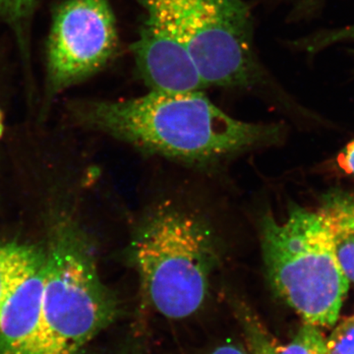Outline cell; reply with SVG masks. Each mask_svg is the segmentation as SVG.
<instances>
[{"mask_svg":"<svg viewBox=\"0 0 354 354\" xmlns=\"http://www.w3.org/2000/svg\"><path fill=\"white\" fill-rule=\"evenodd\" d=\"M70 111L82 127L189 164L221 162L281 136L277 125L235 120L201 92L151 91L135 99L78 102Z\"/></svg>","mask_w":354,"mask_h":354,"instance_id":"6da1fadb","label":"cell"},{"mask_svg":"<svg viewBox=\"0 0 354 354\" xmlns=\"http://www.w3.org/2000/svg\"><path fill=\"white\" fill-rule=\"evenodd\" d=\"M221 252L220 237L206 216L164 201L142 216L124 255L153 306L179 320L196 313L206 301Z\"/></svg>","mask_w":354,"mask_h":354,"instance_id":"7a4b0ae2","label":"cell"},{"mask_svg":"<svg viewBox=\"0 0 354 354\" xmlns=\"http://www.w3.org/2000/svg\"><path fill=\"white\" fill-rule=\"evenodd\" d=\"M95 252L72 218L64 216L51 227L41 318L22 354H80L113 322L118 301L102 283Z\"/></svg>","mask_w":354,"mask_h":354,"instance_id":"3957f363","label":"cell"},{"mask_svg":"<svg viewBox=\"0 0 354 354\" xmlns=\"http://www.w3.org/2000/svg\"><path fill=\"white\" fill-rule=\"evenodd\" d=\"M266 272L272 290L304 323L334 328L349 281L337 243L318 211L293 206L285 221L266 214L260 220Z\"/></svg>","mask_w":354,"mask_h":354,"instance_id":"277c9868","label":"cell"},{"mask_svg":"<svg viewBox=\"0 0 354 354\" xmlns=\"http://www.w3.org/2000/svg\"><path fill=\"white\" fill-rule=\"evenodd\" d=\"M138 1L185 44L208 87H250L259 80L252 20L243 0Z\"/></svg>","mask_w":354,"mask_h":354,"instance_id":"5b68a950","label":"cell"},{"mask_svg":"<svg viewBox=\"0 0 354 354\" xmlns=\"http://www.w3.org/2000/svg\"><path fill=\"white\" fill-rule=\"evenodd\" d=\"M118 31L106 0H65L53 16L46 60V95L57 97L100 71L113 57Z\"/></svg>","mask_w":354,"mask_h":354,"instance_id":"8992f818","label":"cell"},{"mask_svg":"<svg viewBox=\"0 0 354 354\" xmlns=\"http://www.w3.org/2000/svg\"><path fill=\"white\" fill-rule=\"evenodd\" d=\"M133 51L151 91L185 94L208 87L185 44L152 16L147 15Z\"/></svg>","mask_w":354,"mask_h":354,"instance_id":"52a82bcc","label":"cell"},{"mask_svg":"<svg viewBox=\"0 0 354 354\" xmlns=\"http://www.w3.org/2000/svg\"><path fill=\"white\" fill-rule=\"evenodd\" d=\"M46 256L7 298L0 311V354H22L38 328L43 307Z\"/></svg>","mask_w":354,"mask_h":354,"instance_id":"ba28073f","label":"cell"},{"mask_svg":"<svg viewBox=\"0 0 354 354\" xmlns=\"http://www.w3.org/2000/svg\"><path fill=\"white\" fill-rule=\"evenodd\" d=\"M46 256V249L18 242H0V311L11 293Z\"/></svg>","mask_w":354,"mask_h":354,"instance_id":"9c48e42d","label":"cell"},{"mask_svg":"<svg viewBox=\"0 0 354 354\" xmlns=\"http://www.w3.org/2000/svg\"><path fill=\"white\" fill-rule=\"evenodd\" d=\"M249 323L253 354H328L327 337L315 326L304 323L292 341L281 344L268 337L255 322Z\"/></svg>","mask_w":354,"mask_h":354,"instance_id":"30bf717a","label":"cell"},{"mask_svg":"<svg viewBox=\"0 0 354 354\" xmlns=\"http://www.w3.org/2000/svg\"><path fill=\"white\" fill-rule=\"evenodd\" d=\"M334 235L335 243L354 237V197L346 193H330L318 209Z\"/></svg>","mask_w":354,"mask_h":354,"instance_id":"8fae6325","label":"cell"},{"mask_svg":"<svg viewBox=\"0 0 354 354\" xmlns=\"http://www.w3.org/2000/svg\"><path fill=\"white\" fill-rule=\"evenodd\" d=\"M38 2L39 0H0V20L6 22L23 43Z\"/></svg>","mask_w":354,"mask_h":354,"instance_id":"7c38bea8","label":"cell"},{"mask_svg":"<svg viewBox=\"0 0 354 354\" xmlns=\"http://www.w3.org/2000/svg\"><path fill=\"white\" fill-rule=\"evenodd\" d=\"M346 43H354V24L332 30V31L320 32L313 35L308 39H304L301 48L310 53H316V51L324 50L328 46Z\"/></svg>","mask_w":354,"mask_h":354,"instance_id":"4fadbf2b","label":"cell"},{"mask_svg":"<svg viewBox=\"0 0 354 354\" xmlns=\"http://www.w3.org/2000/svg\"><path fill=\"white\" fill-rule=\"evenodd\" d=\"M328 354H354V317L335 326L327 337Z\"/></svg>","mask_w":354,"mask_h":354,"instance_id":"5bb4252c","label":"cell"},{"mask_svg":"<svg viewBox=\"0 0 354 354\" xmlns=\"http://www.w3.org/2000/svg\"><path fill=\"white\" fill-rule=\"evenodd\" d=\"M337 256L344 276L354 283V237L337 243Z\"/></svg>","mask_w":354,"mask_h":354,"instance_id":"9a60e30c","label":"cell"},{"mask_svg":"<svg viewBox=\"0 0 354 354\" xmlns=\"http://www.w3.org/2000/svg\"><path fill=\"white\" fill-rule=\"evenodd\" d=\"M337 165L342 171L354 176V140L339 153Z\"/></svg>","mask_w":354,"mask_h":354,"instance_id":"2e32d148","label":"cell"},{"mask_svg":"<svg viewBox=\"0 0 354 354\" xmlns=\"http://www.w3.org/2000/svg\"><path fill=\"white\" fill-rule=\"evenodd\" d=\"M211 354H253L251 351H246L243 348L234 344H225L218 346Z\"/></svg>","mask_w":354,"mask_h":354,"instance_id":"e0dca14e","label":"cell"},{"mask_svg":"<svg viewBox=\"0 0 354 354\" xmlns=\"http://www.w3.org/2000/svg\"><path fill=\"white\" fill-rule=\"evenodd\" d=\"M4 131V116L2 113L1 109H0V140L2 138Z\"/></svg>","mask_w":354,"mask_h":354,"instance_id":"ac0fdd59","label":"cell"}]
</instances>
